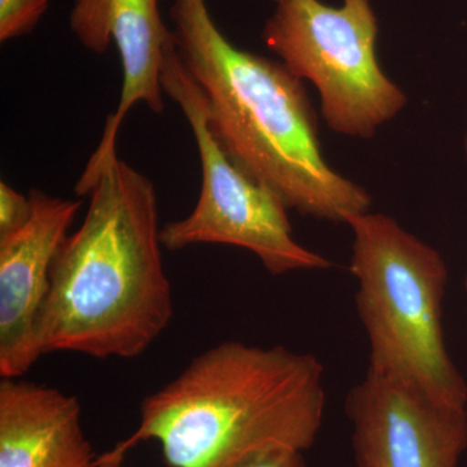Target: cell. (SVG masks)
I'll return each mask as SVG.
<instances>
[{"instance_id": "1", "label": "cell", "mask_w": 467, "mask_h": 467, "mask_svg": "<svg viewBox=\"0 0 467 467\" xmlns=\"http://www.w3.org/2000/svg\"><path fill=\"white\" fill-rule=\"evenodd\" d=\"M88 196L81 226L67 236L52 266L36 348L41 356L138 358L174 315L155 186L115 156Z\"/></svg>"}, {"instance_id": "2", "label": "cell", "mask_w": 467, "mask_h": 467, "mask_svg": "<svg viewBox=\"0 0 467 467\" xmlns=\"http://www.w3.org/2000/svg\"><path fill=\"white\" fill-rule=\"evenodd\" d=\"M174 42L204 95L208 125L230 159L301 216L346 223L370 211V193L326 161L303 81L233 45L207 0H173Z\"/></svg>"}, {"instance_id": "3", "label": "cell", "mask_w": 467, "mask_h": 467, "mask_svg": "<svg viewBox=\"0 0 467 467\" xmlns=\"http://www.w3.org/2000/svg\"><path fill=\"white\" fill-rule=\"evenodd\" d=\"M326 408L325 368L312 353L229 340L143 399L140 425L106 459L158 441L169 467H244L275 448L306 451Z\"/></svg>"}, {"instance_id": "4", "label": "cell", "mask_w": 467, "mask_h": 467, "mask_svg": "<svg viewBox=\"0 0 467 467\" xmlns=\"http://www.w3.org/2000/svg\"><path fill=\"white\" fill-rule=\"evenodd\" d=\"M349 272L368 340V370L417 384L434 400L466 408L467 384L445 346L441 254L383 213L352 214Z\"/></svg>"}, {"instance_id": "5", "label": "cell", "mask_w": 467, "mask_h": 467, "mask_svg": "<svg viewBox=\"0 0 467 467\" xmlns=\"http://www.w3.org/2000/svg\"><path fill=\"white\" fill-rule=\"evenodd\" d=\"M263 41L300 81L321 97V112L334 133L370 140L408 103L400 86L377 57L379 33L371 0H272Z\"/></svg>"}, {"instance_id": "6", "label": "cell", "mask_w": 467, "mask_h": 467, "mask_svg": "<svg viewBox=\"0 0 467 467\" xmlns=\"http://www.w3.org/2000/svg\"><path fill=\"white\" fill-rule=\"evenodd\" d=\"M161 86L192 128L202 167L198 202L189 216L161 227L162 247L181 251L198 244L235 245L252 252L273 275L330 269L333 263L327 257L295 241L284 201L245 173L220 146L209 129L204 95L175 45L165 54Z\"/></svg>"}, {"instance_id": "7", "label": "cell", "mask_w": 467, "mask_h": 467, "mask_svg": "<svg viewBox=\"0 0 467 467\" xmlns=\"http://www.w3.org/2000/svg\"><path fill=\"white\" fill-rule=\"evenodd\" d=\"M356 467H459L467 410L430 398L417 384L368 370L347 395Z\"/></svg>"}, {"instance_id": "8", "label": "cell", "mask_w": 467, "mask_h": 467, "mask_svg": "<svg viewBox=\"0 0 467 467\" xmlns=\"http://www.w3.org/2000/svg\"><path fill=\"white\" fill-rule=\"evenodd\" d=\"M69 26L94 54H104L115 43L122 67L119 106L107 119L100 142L79 178L88 186L117 156L119 129L135 104H146L156 115L164 112L161 67L174 36L162 21L158 0H76Z\"/></svg>"}, {"instance_id": "9", "label": "cell", "mask_w": 467, "mask_h": 467, "mask_svg": "<svg viewBox=\"0 0 467 467\" xmlns=\"http://www.w3.org/2000/svg\"><path fill=\"white\" fill-rule=\"evenodd\" d=\"M32 217L0 238V376L20 378L38 361L36 324L50 291L51 270L82 202L33 189Z\"/></svg>"}, {"instance_id": "10", "label": "cell", "mask_w": 467, "mask_h": 467, "mask_svg": "<svg viewBox=\"0 0 467 467\" xmlns=\"http://www.w3.org/2000/svg\"><path fill=\"white\" fill-rule=\"evenodd\" d=\"M76 396L18 378L0 382V467H92Z\"/></svg>"}, {"instance_id": "11", "label": "cell", "mask_w": 467, "mask_h": 467, "mask_svg": "<svg viewBox=\"0 0 467 467\" xmlns=\"http://www.w3.org/2000/svg\"><path fill=\"white\" fill-rule=\"evenodd\" d=\"M50 0H0V41L33 32L48 9Z\"/></svg>"}, {"instance_id": "12", "label": "cell", "mask_w": 467, "mask_h": 467, "mask_svg": "<svg viewBox=\"0 0 467 467\" xmlns=\"http://www.w3.org/2000/svg\"><path fill=\"white\" fill-rule=\"evenodd\" d=\"M33 202L30 196L0 182V238L23 229L32 217Z\"/></svg>"}, {"instance_id": "13", "label": "cell", "mask_w": 467, "mask_h": 467, "mask_svg": "<svg viewBox=\"0 0 467 467\" xmlns=\"http://www.w3.org/2000/svg\"><path fill=\"white\" fill-rule=\"evenodd\" d=\"M304 451L275 448L264 451L244 467H306Z\"/></svg>"}, {"instance_id": "14", "label": "cell", "mask_w": 467, "mask_h": 467, "mask_svg": "<svg viewBox=\"0 0 467 467\" xmlns=\"http://www.w3.org/2000/svg\"><path fill=\"white\" fill-rule=\"evenodd\" d=\"M122 461L109 460L99 456L92 467H122Z\"/></svg>"}, {"instance_id": "15", "label": "cell", "mask_w": 467, "mask_h": 467, "mask_svg": "<svg viewBox=\"0 0 467 467\" xmlns=\"http://www.w3.org/2000/svg\"><path fill=\"white\" fill-rule=\"evenodd\" d=\"M465 155H466V159H467V134H466V138H465Z\"/></svg>"}, {"instance_id": "16", "label": "cell", "mask_w": 467, "mask_h": 467, "mask_svg": "<svg viewBox=\"0 0 467 467\" xmlns=\"http://www.w3.org/2000/svg\"><path fill=\"white\" fill-rule=\"evenodd\" d=\"M465 287H466V290H467V275H466V281H465Z\"/></svg>"}]
</instances>
